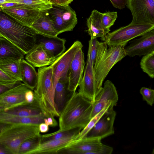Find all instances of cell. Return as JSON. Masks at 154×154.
Instances as JSON below:
<instances>
[{
    "mask_svg": "<svg viewBox=\"0 0 154 154\" xmlns=\"http://www.w3.org/2000/svg\"><path fill=\"white\" fill-rule=\"evenodd\" d=\"M93 102L75 92L67 101L59 116V131L85 128L91 120Z\"/></svg>",
    "mask_w": 154,
    "mask_h": 154,
    "instance_id": "1",
    "label": "cell"
},
{
    "mask_svg": "<svg viewBox=\"0 0 154 154\" xmlns=\"http://www.w3.org/2000/svg\"><path fill=\"white\" fill-rule=\"evenodd\" d=\"M54 61L48 66L38 69V82L34 90V99L38 103L46 118H54L55 117H59L60 114L54 100Z\"/></svg>",
    "mask_w": 154,
    "mask_h": 154,
    "instance_id": "2",
    "label": "cell"
},
{
    "mask_svg": "<svg viewBox=\"0 0 154 154\" xmlns=\"http://www.w3.org/2000/svg\"><path fill=\"white\" fill-rule=\"evenodd\" d=\"M37 35L31 27L16 22L0 11V37L10 41L25 55L36 44Z\"/></svg>",
    "mask_w": 154,
    "mask_h": 154,
    "instance_id": "3",
    "label": "cell"
},
{
    "mask_svg": "<svg viewBox=\"0 0 154 154\" xmlns=\"http://www.w3.org/2000/svg\"><path fill=\"white\" fill-rule=\"evenodd\" d=\"M41 135L39 125L0 123V146L8 154H18L22 143Z\"/></svg>",
    "mask_w": 154,
    "mask_h": 154,
    "instance_id": "4",
    "label": "cell"
},
{
    "mask_svg": "<svg viewBox=\"0 0 154 154\" xmlns=\"http://www.w3.org/2000/svg\"><path fill=\"white\" fill-rule=\"evenodd\" d=\"M105 42H98L97 52L94 69L97 88L101 90L104 79L113 66L127 56L125 47L121 45L108 46Z\"/></svg>",
    "mask_w": 154,
    "mask_h": 154,
    "instance_id": "5",
    "label": "cell"
},
{
    "mask_svg": "<svg viewBox=\"0 0 154 154\" xmlns=\"http://www.w3.org/2000/svg\"><path fill=\"white\" fill-rule=\"evenodd\" d=\"M154 29V24H136L131 23L113 31L108 33L101 39L108 46L121 45L124 47L128 42L137 37L142 36Z\"/></svg>",
    "mask_w": 154,
    "mask_h": 154,
    "instance_id": "6",
    "label": "cell"
},
{
    "mask_svg": "<svg viewBox=\"0 0 154 154\" xmlns=\"http://www.w3.org/2000/svg\"><path fill=\"white\" fill-rule=\"evenodd\" d=\"M48 11L58 35L72 31L77 23L75 12L69 5H53Z\"/></svg>",
    "mask_w": 154,
    "mask_h": 154,
    "instance_id": "7",
    "label": "cell"
},
{
    "mask_svg": "<svg viewBox=\"0 0 154 154\" xmlns=\"http://www.w3.org/2000/svg\"><path fill=\"white\" fill-rule=\"evenodd\" d=\"M101 139L82 138L71 142L67 146L70 154H111L112 147L103 144Z\"/></svg>",
    "mask_w": 154,
    "mask_h": 154,
    "instance_id": "8",
    "label": "cell"
},
{
    "mask_svg": "<svg viewBox=\"0 0 154 154\" xmlns=\"http://www.w3.org/2000/svg\"><path fill=\"white\" fill-rule=\"evenodd\" d=\"M0 5L1 11L16 22L30 27L38 17L41 11L16 3H6Z\"/></svg>",
    "mask_w": 154,
    "mask_h": 154,
    "instance_id": "9",
    "label": "cell"
},
{
    "mask_svg": "<svg viewBox=\"0 0 154 154\" xmlns=\"http://www.w3.org/2000/svg\"><path fill=\"white\" fill-rule=\"evenodd\" d=\"M132 16L131 23L154 24V0H127Z\"/></svg>",
    "mask_w": 154,
    "mask_h": 154,
    "instance_id": "10",
    "label": "cell"
},
{
    "mask_svg": "<svg viewBox=\"0 0 154 154\" xmlns=\"http://www.w3.org/2000/svg\"><path fill=\"white\" fill-rule=\"evenodd\" d=\"M113 107L112 106H110L94 126L82 138L102 139L114 134L113 125L116 112L114 110Z\"/></svg>",
    "mask_w": 154,
    "mask_h": 154,
    "instance_id": "11",
    "label": "cell"
},
{
    "mask_svg": "<svg viewBox=\"0 0 154 154\" xmlns=\"http://www.w3.org/2000/svg\"><path fill=\"white\" fill-rule=\"evenodd\" d=\"M31 89L23 83L0 94V112L28 103L26 100V92Z\"/></svg>",
    "mask_w": 154,
    "mask_h": 154,
    "instance_id": "12",
    "label": "cell"
},
{
    "mask_svg": "<svg viewBox=\"0 0 154 154\" xmlns=\"http://www.w3.org/2000/svg\"><path fill=\"white\" fill-rule=\"evenodd\" d=\"M79 86V92L93 102L101 91L97 86L94 64L90 55L88 53L84 75Z\"/></svg>",
    "mask_w": 154,
    "mask_h": 154,
    "instance_id": "13",
    "label": "cell"
},
{
    "mask_svg": "<svg viewBox=\"0 0 154 154\" xmlns=\"http://www.w3.org/2000/svg\"><path fill=\"white\" fill-rule=\"evenodd\" d=\"M118 100L116 88L110 80H107L103 87L93 102L91 118L95 116L107 106H116Z\"/></svg>",
    "mask_w": 154,
    "mask_h": 154,
    "instance_id": "14",
    "label": "cell"
},
{
    "mask_svg": "<svg viewBox=\"0 0 154 154\" xmlns=\"http://www.w3.org/2000/svg\"><path fill=\"white\" fill-rule=\"evenodd\" d=\"M83 45L78 40L75 41L70 48L55 60L54 68V82L55 86L59 79L63 77H68L71 63L77 51Z\"/></svg>",
    "mask_w": 154,
    "mask_h": 154,
    "instance_id": "15",
    "label": "cell"
},
{
    "mask_svg": "<svg viewBox=\"0 0 154 154\" xmlns=\"http://www.w3.org/2000/svg\"><path fill=\"white\" fill-rule=\"evenodd\" d=\"M125 48L127 55L130 57H141L151 53L154 51V29L132 40Z\"/></svg>",
    "mask_w": 154,
    "mask_h": 154,
    "instance_id": "16",
    "label": "cell"
},
{
    "mask_svg": "<svg viewBox=\"0 0 154 154\" xmlns=\"http://www.w3.org/2000/svg\"><path fill=\"white\" fill-rule=\"evenodd\" d=\"M84 59L82 48H80L72 59L68 72V89L70 91H75L81 82L85 65Z\"/></svg>",
    "mask_w": 154,
    "mask_h": 154,
    "instance_id": "17",
    "label": "cell"
},
{
    "mask_svg": "<svg viewBox=\"0 0 154 154\" xmlns=\"http://www.w3.org/2000/svg\"><path fill=\"white\" fill-rule=\"evenodd\" d=\"M25 58L34 67L39 68L51 65L57 58L52 57L41 44L38 43L26 54Z\"/></svg>",
    "mask_w": 154,
    "mask_h": 154,
    "instance_id": "18",
    "label": "cell"
},
{
    "mask_svg": "<svg viewBox=\"0 0 154 154\" xmlns=\"http://www.w3.org/2000/svg\"><path fill=\"white\" fill-rule=\"evenodd\" d=\"M31 27L37 34L48 37H56L58 34L49 17L48 10L41 11Z\"/></svg>",
    "mask_w": 154,
    "mask_h": 154,
    "instance_id": "19",
    "label": "cell"
},
{
    "mask_svg": "<svg viewBox=\"0 0 154 154\" xmlns=\"http://www.w3.org/2000/svg\"><path fill=\"white\" fill-rule=\"evenodd\" d=\"M68 77L60 78L56 85L54 95L55 104L60 114L67 101L75 93L68 89Z\"/></svg>",
    "mask_w": 154,
    "mask_h": 154,
    "instance_id": "20",
    "label": "cell"
},
{
    "mask_svg": "<svg viewBox=\"0 0 154 154\" xmlns=\"http://www.w3.org/2000/svg\"><path fill=\"white\" fill-rule=\"evenodd\" d=\"M74 138L67 137L42 142L36 148L27 154H57L59 151L67 146Z\"/></svg>",
    "mask_w": 154,
    "mask_h": 154,
    "instance_id": "21",
    "label": "cell"
},
{
    "mask_svg": "<svg viewBox=\"0 0 154 154\" xmlns=\"http://www.w3.org/2000/svg\"><path fill=\"white\" fill-rule=\"evenodd\" d=\"M102 13L94 10L87 19V31L91 39L104 36L110 31V29L105 28L103 26L102 21Z\"/></svg>",
    "mask_w": 154,
    "mask_h": 154,
    "instance_id": "22",
    "label": "cell"
},
{
    "mask_svg": "<svg viewBox=\"0 0 154 154\" xmlns=\"http://www.w3.org/2000/svg\"><path fill=\"white\" fill-rule=\"evenodd\" d=\"M39 39L38 43L43 47L54 58H57L64 53L66 48V40L57 36L48 37L43 36Z\"/></svg>",
    "mask_w": 154,
    "mask_h": 154,
    "instance_id": "23",
    "label": "cell"
},
{
    "mask_svg": "<svg viewBox=\"0 0 154 154\" xmlns=\"http://www.w3.org/2000/svg\"><path fill=\"white\" fill-rule=\"evenodd\" d=\"M2 112L11 115L21 116H45L38 103L35 99L31 103L19 106L10 109L6 111Z\"/></svg>",
    "mask_w": 154,
    "mask_h": 154,
    "instance_id": "24",
    "label": "cell"
},
{
    "mask_svg": "<svg viewBox=\"0 0 154 154\" xmlns=\"http://www.w3.org/2000/svg\"><path fill=\"white\" fill-rule=\"evenodd\" d=\"M21 60L14 57L0 59V69L16 80L21 81Z\"/></svg>",
    "mask_w": 154,
    "mask_h": 154,
    "instance_id": "25",
    "label": "cell"
},
{
    "mask_svg": "<svg viewBox=\"0 0 154 154\" xmlns=\"http://www.w3.org/2000/svg\"><path fill=\"white\" fill-rule=\"evenodd\" d=\"M44 116L25 117L9 114L4 112H0V123L12 124H34L39 125L44 122Z\"/></svg>",
    "mask_w": 154,
    "mask_h": 154,
    "instance_id": "26",
    "label": "cell"
},
{
    "mask_svg": "<svg viewBox=\"0 0 154 154\" xmlns=\"http://www.w3.org/2000/svg\"><path fill=\"white\" fill-rule=\"evenodd\" d=\"M22 81L31 90L36 87L38 80V73L34 67L24 59L21 61Z\"/></svg>",
    "mask_w": 154,
    "mask_h": 154,
    "instance_id": "27",
    "label": "cell"
},
{
    "mask_svg": "<svg viewBox=\"0 0 154 154\" xmlns=\"http://www.w3.org/2000/svg\"><path fill=\"white\" fill-rule=\"evenodd\" d=\"M25 54L15 45L2 37H0V59L14 57L24 59Z\"/></svg>",
    "mask_w": 154,
    "mask_h": 154,
    "instance_id": "28",
    "label": "cell"
},
{
    "mask_svg": "<svg viewBox=\"0 0 154 154\" xmlns=\"http://www.w3.org/2000/svg\"><path fill=\"white\" fill-rule=\"evenodd\" d=\"M8 3L20 4L29 9L39 11L48 10L53 6L49 0H6L4 4Z\"/></svg>",
    "mask_w": 154,
    "mask_h": 154,
    "instance_id": "29",
    "label": "cell"
},
{
    "mask_svg": "<svg viewBox=\"0 0 154 154\" xmlns=\"http://www.w3.org/2000/svg\"><path fill=\"white\" fill-rule=\"evenodd\" d=\"M83 129L82 128L77 127L62 131L58 130L51 133L41 135V143L67 137H75Z\"/></svg>",
    "mask_w": 154,
    "mask_h": 154,
    "instance_id": "30",
    "label": "cell"
},
{
    "mask_svg": "<svg viewBox=\"0 0 154 154\" xmlns=\"http://www.w3.org/2000/svg\"><path fill=\"white\" fill-rule=\"evenodd\" d=\"M140 65L143 72L151 78H154V55L151 53L143 56Z\"/></svg>",
    "mask_w": 154,
    "mask_h": 154,
    "instance_id": "31",
    "label": "cell"
},
{
    "mask_svg": "<svg viewBox=\"0 0 154 154\" xmlns=\"http://www.w3.org/2000/svg\"><path fill=\"white\" fill-rule=\"evenodd\" d=\"M41 136L29 139L22 143L20 147L18 154H27L36 148L41 143Z\"/></svg>",
    "mask_w": 154,
    "mask_h": 154,
    "instance_id": "32",
    "label": "cell"
},
{
    "mask_svg": "<svg viewBox=\"0 0 154 154\" xmlns=\"http://www.w3.org/2000/svg\"><path fill=\"white\" fill-rule=\"evenodd\" d=\"M110 105L103 109L94 117L92 118L87 126L82 129L79 134L76 136L72 141H75L82 139L85 135L94 126L103 114L107 110Z\"/></svg>",
    "mask_w": 154,
    "mask_h": 154,
    "instance_id": "33",
    "label": "cell"
},
{
    "mask_svg": "<svg viewBox=\"0 0 154 154\" xmlns=\"http://www.w3.org/2000/svg\"><path fill=\"white\" fill-rule=\"evenodd\" d=\"M117 17L116 12H108L102 13V21L104 28L110 29L114 24Z\"/></svg>",
    "mask_w": 154,
    "mask_h": 154,
    "instance_id": "34",
    "label": "cell"
},
{
    "mask_svg": "<svg viewBox=\"0 0 154 154\" xmlns=\"http://www.w3.org/2000/svg\"><path fill=\"white\" fill-rule=\"evenodd\" d=\"M140 92L142 96L143 100L146 101L148 105L152 106L154 103V89L142 87Z\"/></svg>",
    "mask_w": 154,
    "mask_h": 154,
    "instance_id": "35",
    "label": "cell"
},
{
    "mask_svg": "<svg viewBox=\"0 0 154 154\" xmlns=\"http://www.w3.org/2000/svg\"><path fill=\"white\" fill-rule=\"evenodd\" d=\"M98 42L97 38H96L94 39H90L88 42L89 46L88 53L90 55L94 65L97 54Z\"/></svg>",
    "mask_w": 154,
    "mask_h": 154,
    "instance_id": "36",
    "label": "cell"
},
{
    "mask_svg": "<svg viewBox=\"0 0 154 154\" xmlns=\"http://www.w3.org/2000/svg\"><path fill=\"white\" fill-rule=\"evenodd\" d=\"M16 81L12 77L0 69V84L8 83Z\"/></svg>",
    "mask_w": 154,
    "mask_h": 154,
    "instance_id": "37",
    "label": "cell"
},
{
    "mask_svg": "<svg viewBox=\"0 0 154 154\" xmlns=\"http://www.w3.org/2000/svg\"><path fill=\"white\" fill-rule=\"evenodd\" d=\"M20 82L16 81L10 83L0 84V94L20 84Z\"/></svg>",
    "mask_w": 154,
    "mask_h": 154,
    "instance_id": "38",
    "label": "cell"
},
{
    "mask_svg": "<svg viewBox=\"0 0 154 154\" xmlns=\"http://www.w3.org/2000/svg\"><path fill=\"white\" fill-rule=\"evenodd\" d=\"M113 6L120 10L125 8L127 4V0H109Z\"/></svg>",
    "mask_w": 154,
    "mask_h": 154,
    "instance_id": "39",
    "label": "cell"
},
{
    "mask_svg": "<svg viewBox=\"0 0 154 154\" xmlns=\"http://www.w3.org/2000/svg\"><path fill=\"white\" fill-rule=\"evenodd\" d=\"M53 5L66 6L69 5L73 0H49Z\"/></svg>",
    "mask_w": 154,
    "mask_h": 154,
    "instance_id": "40",
    "label": "cell"
},
{
    "mask_svg": "<svg viewBox=\"0 0 154 154\" xmlns=\"http://www.w3.org/2000/svg\"><path fill=\"white\" fill-rule=\"evenodd\" d=\"M25 98L26 102L28 103L32 102L34 100V92L32 90H29L26 93Z\"/></svg>",
    "mask_w": 154,
    "mask_h": 154,
    "instance_id": "41",
    "label": "cell"
},
{
    "mask_svg": "<svg viewBox=\"0 0 154 154\" xmlns=\"http://www.w3.org/2000/svg\"><path fill=\"white\" fill-rule=\"evenodd\" d=\"M44 122L48 126L52 127H55L58 125L57 122L55 119L51 117L45 118Z\"/></svg>",
    "mask_w": 154,
    "mask_h": 154,
    "instance_id": "42",
    "label": "cell"
},
{
    "mask_svg": "<svg viewBox=\"0 0 154 154\" xmlns=\"http://www.w3.org/2000/svg\"><path fill=\"white\" fill-rule=\"evenodd\" d=\"M39 128L40 132L42 133L47 132L49 130V126L44 122L39 125Z\"/></svg>",
    "mask_w": 154,
    "mask_h": 154,
    "instance_id": "43",
    "label": "cell"
},
{
    "mask_svg": "<svg viewBox=\"0 0 154 154\" xmlns=\"http://www.w3.org/2000/svg\"><path fill=\"white\" fill-rule=\"evenodd\" d=\"M0 154H8L6 150L0 146Z\"/></svg>",
    "mask_w": 154,
    "mask_h": 154,
    "instance_id": "44",
    "label": "cell"
},
{
    "mask_svg": "<svg viewBox=\"0 0 154 154\" xmlns=\"http://www.w3.org/2000/svg\"><path fill=\"white\" fill-rule=\"evenodd\" d=\"M6 0H0V4H2L4 3L5 2Z\"/></svg>",
    "mask_w": 154,
    "mask_h": 154,
    "instance_id": "45",
    "label": "cell"
},
{
    "mask_svg": "<svg viewBox=\"0 0 154 154\" xmlns=\"http://www.w3.org/2000/svg\"><path fill=\"white\" fill-rule=\"evenodd\" d=\"M152 154H154V149H153V150L152 151Z\"/></svg>",
    "mask_w": 154,
    "mask_h": 154,
    "instance_id": "46",
    "label": "cell"
},
{
    "mask_svg": "<svg viewBox=\"0 0 154 154\" xmlns=\"http://www.w3.org/2000/svg\"><path fill=\"white\" fill-rule=\"evenodd\" d=\"M151 53L154 55V51L152 52Z\"/></svg>",
    "mask_w": 154,
    "mask_h": 154,
    "instance_id": "47",
    "label": "cell"
}]
</instances>
